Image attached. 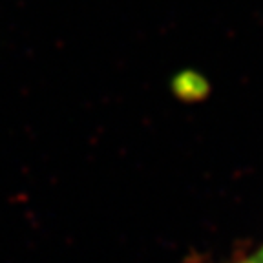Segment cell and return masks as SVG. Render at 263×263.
I'll list each match as a JSON object with an SVG mask.
<instances>
[{
    "label": "cell",
    "instance_id": "obj_1",
    "mask_svg": "<svg viewBox=\"0 0 263 263\" xmlns=\"http://www.w3.org/2000/svg\"><path fill=\"white\" fill-rule=\"evenodd\" d=\"M234 263H263V259H259L256 254H251V256H247V258H243V259H238V261H234Z\"/></svg>",
    "mask_w": 263,
    "mask_h": 263
},
{
    "label": "cell",
    "instance_id": "obj_2",
    "mask_svg": "<svg viewBox=\"0 0 263 263\" xmlns=\"http://www.w3.org/2000/svg\"><path fill=\"white\" fill-rule=\"evenodd\" d=\"M254 254H256V256H258V258H259V259H263V247H259V249H258V251H256V252H254Z\"/></svg>",
    "mask_w": 263,
    "mask_h": 263
}]
</instances>
